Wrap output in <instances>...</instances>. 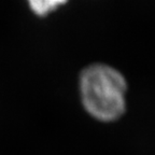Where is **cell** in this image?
Here are the masks:
<instances>
[{"label":"cell","mask_w":155,"mask_h":155,"mask_svg":"<svg viewBox=\"0 0 155 155\" xmlns=\"http://www.w3.org/2000/svg\"><path fill=\"white\" fill-rule=\"evenodd\" d=\"M29 9L38 16H46L58 8L63 7L69 0H26Z\"/></svg>","instance_id":"2"},{"label":"cell","mask_w":155,"mask_h":155,"mask_svg":"<svg viewBox=\"0 0 155 155\" xmlns=\"http://www.w3.org/2000/svg\"><path fill=\"white\" fill-rule=\"evenodd\" d=\"M79 94L83 109L96 121L112 123L126 112L128 84L119 69L92 63L79 74Z\"/></svg>","instance_id":"1"}]
</instances>
